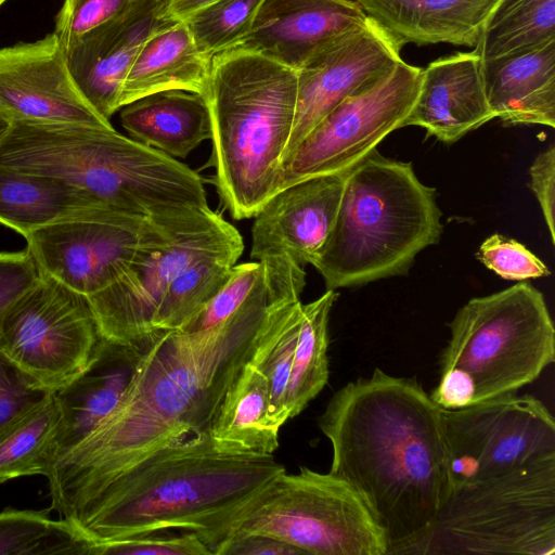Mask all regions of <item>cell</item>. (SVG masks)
<instances>
[{
	"mask_svg": "<svg viewBox=\"0 0 555 555\" xmlns=\"http://www.w3.org/2000/svg\"><path fill=\"white\" fill-rule=\"evenodd\" d=\"M259 261L253 291L229 318L203 331H160L144 349L116 408L54 461L47 476L51 509L73 520L135 462L209 430L271 307L291 288L306 285L305 268L289 257Z\"/></svg>",
	"mask_w": 555,
	"mask_h": 555,
	"instance_id": "1",
	"label": "cell"
},
{
	"mask_svg": "<svg viewBox=\"0 0 555 555\" xmlns=\"http://www.w3.org/2000/svg\"><path fill=\"white\" fill-rule=\"evenodd\" d=\"M318 425L328 473L361 499L387 555L410 554L452 493L442 408L414 378L375 369L338 389Z\"/></svg>",
	"mask_w": 555,
	"mask_h": 555,
	"instance_id": "2",
	"label": "cell"
},
{
	"mask_svg": "<svg viewBox=\"0 0 555 555\" xmlns=\"http://www.w3.org/2000/svg\"><path fill=\"white\" fill-rule=\"evenodd\" d=\"M285 468L273 455L217 450L209 433L168 443L107 483L72 520L95 541L192 531L211 553Z\"/></svg>",
	"mask_w": 555,
	"mask_h": 555,
	"instance_id": "3",
	"label": "cell"
},
{
	"mask_svg": "<svg viewBox=\"0 0 555 555\" xmlns=\"http://www.w3.org/2000/svg\"><path fill=\"white\" fill-rule=\"evenodd\" d=\"M0 163L61 180L119 212L160 217L208 206L196 171L114 127L14 121Z\"/></svg>",
	"mask_w": 555,
	"mask_h": 555,
	"instance_id": "4",
	"label": "cell"
},
{
	"mask_svg": "<svg viewBox=\"0 0 555 555\" xmlns=\"http://www.w3.org/2000/svg\"><path fill=\"white\" fill-rule=\"evenodd\" d=\"M298 72L260 53L230 48L210 62L205 99L215 183L235 220L254 217L278 192L297 103Z\"/></svg>",
	"mask_w": 555,
	"mask_h": 555,
	"instance_id": "5",
	"label": "cell"
},
{
	"mask_svg": "<svg viewBox=\"0 0 555 555\" xmlns=\"http://www.w3.org/2000/svg\"><path fill=\"white\" fill-rule=\"evenodd\" d=\"M441 216L436 190L420 181L412 164L375 149L348 170L334 225L312 266L333 291L403 274L438 243Z\"/></svg>",
	"mask_w": 555,
	"mask_h": 555,
	"instance_id": "6",
	"label": "cell"
},
{
	"mask_svg": "<svg viewBox=\"0 0 555 555\" xmlns=\"http://www.w3.org/2000/svg\"><path fill=\"white\" fill-rule=\"evenodd\" d=\"M554 360L555 327L544 297L517 283L472 298L456 312L429 396L455 410L516 393Z\"/></svg>",
	"mask_w": 555,
	"mask_h": 555,
	"instance_id": "7",
	"label": "cell"
},
{
	"mask_svg": "<svg viewBox=\"0 0 555 555\" xmlns=\"http://www.w3.org/2000/svg\"><path fill=\"white\" fill-rule=\"evenodd\" d=\"M415 555H554L555 453L454 490Z\"/></svg>",
	"mask_w": 555,
	"mask_h": 555,
	"instance_id": "8",
	"label": "cell"
},
{
	"mask_svg": "<svg viewBox=\"0 0 555 555\" xmlns=\"http://www.w3.org/2000/svg\"><path fill=\"white\" fill-rule=\"evenodd\" d=\"M215 214L209 206L160 217L86 209L30 232L26 250L41 273L89 297Z\"/></svg>",
	"mask_w": 555,
	"mask_h": 555,
	"instance_id": "9",
	"label": "cell"
},
{
	"mask_svg": "<svg viewBox=\"0 0 555 555\" xmlns=\"http://www.w3.org/2000/svg\"><path fill=\"white\" fill-rule=\"evenodd\" d=\"M260 533L313 555H387L385 535L357 493L330 473H282L233 535Z\"/></svg>",
	"mask_w": 555,
	"mask_h": 555,
	"instance_id": "10",
	"label": "cell"
},
{
	"mask_svg": "<svg viewBox=\"0 0 555 555\" xmlns=\"http://www.w3.org/2000/svg\"><path fill=\"white\" fill-rule=\"evenodd\" d=\"M101 339L87 297L41 272L0 323V352L49 391L80 374Z\"/></svg>",
	"mask_w": 555,
	"mask_h": 555,
	"instance_id": "11",
	"label": "cell"
},
{
	"mask_svg": "<svg viewBox=\"0 0 555 555\" xmlns=\"http://www.w3.org/2000/svg\"><path fill=\"white\" fill-rule=\"evenodd\" d=\"M452 492L555 453V420L542 401L506 395L442 409Z\"/></svg>",
	"mask_w": 555,
	"mask_h": 555,
	"instance_id": "12",
	"label": "cell"
},
{
	"mask_svg": "<svg viewBox=\"0 0 555 555\" xmlns=\"http://www.w3.org/2000/svg\"><path fill=\"white\" fill-rule=\"evenodd\" d=\"M422 68L403 60L369 89L336 105L281 166L278 191L317 176L347 171L404 127Z\"/></svg>",
	"mask_w": 555,
	"mask_h": 555,
	"instance_id": "13",
	"label": "cell"
},
{
	"mask_svg": "<svg viewBox=\"0 0 555 555\" xmlns=\"http://www.w3.org/2000/svg\"><path fill=\"white\" fill-rule=\"evenodd\" d=\"M243 249L240 232L217 212L181 233L87 297L100 336L118 345L146 348L160 332L154 331L152 319L170 282L199 259Z\"/></svg>",
	"mask_w": 555,
	"mask_h": 555,
	"instance_id": "14",
	"label": "cell"
},
{
	"mask_svg": "<svg viewBox=\"0 0 555 555\" xmlns=\"http://www.w3.org/2000/svg\"><path fill=\"white\" fill-rule=\"evenodd\" d=\"M400 49L371 18L318 51L298 72L294 124L282 163L336 105L390 73Z\"/></svg>",
	"mask_w": 555,
	"mask_h": 555,
	"instance_id": "15",
	"label": "cell"
},
{
	"mask_svg": "<svg viewBox=\"0 0 555 555\" xmlns=\"http://www.w3.org/2000/svg\"><path fill=\"white\" fill-rule=\"evenodd\" d=\"M0 107L13 121L113 127L80 92L54 33L0 49Z\"/></svg>",
	"mask_w": 555,
	"mask_h": 555,
	"instance_id": "16",
	"label": "cell"
},
{
	"mask_svg": "<svg viewBox=\"0 0 555 555\" xmlns=\"http://www.w3.org/2000/svg\"><path fill=\"white\" fill-rule=\"evenodd\" d=\"M347 173L312 177L274 193L254 216L250 258L288 256L312 264L334 225Z\"/></svg>",
	"mask_w": 555,
	"mask_h": 555,
	"instance_id": "17",
	"label": "cell"
},
{
	"mask_svg": "<svg viewBox=\"0 0 555 555\" xmlns=\"http://www.w3.org/2000/svg\"><path fill=\"white\" fill-rule=\"evenodd\" d=\"M165 0H134L120 15L85 34L67 51L69 72L91 106L109 120L122 82L146 40L171 21Z\"/></svg>",
	"mask_w": 555,
	"mask_h": 555,
	"instance_id": "18",
	"label": "cell"
},
{
	"mask_svg": "<svg viewBox=\"0 0 555 555\" xmlns=\"http://www.w3.org/2000/svg\"><path fill=\"white\" fill-rule=\"evenodd\" d=\"M366 21L354 0H263L250 29L232 48L298 70L322 48Z\"/></svg>",
	"mask_w": 555,
	"mask_h": 555,
	"instance_id": "19",
	"label": "cell"
},
{
	"mask_svg": "<svg viewBox=\"0 0 555 555\" xmlns=\"http://www.w3.org/2000/svg\"><path fill=\"white\" fill-rule=\"evenodd\" d=\"M481 60L473 50L437 59L422 68L418 95L404 121L451 144L495 118L481 78Z\"/></svg>",
	"mask_w": 555,
	"mask_h": 555,
	"instance_id": "20",
	"label": "cell"
},
{
	"mask_svg": "<svg viewBox=\"0 0 555 555\" xmlns=\"http://www.w3.org/2000/svg\"><path fill=\"white\" fill-rule=\"evenodd\" d=\"M485 93L504 125L555 127V39L481 61Z\"/></svg>",
	"mask_w": 555,
	"mask_h": 555,
	"instance_id": "21",
	"label": "cell"
},
{
	"mask_svg": "<svg viewBox=\"0 0 555 555\" xmlns=\"http://www.w3.org/2000/svg\"><path fill=\"white\" fill-rule=\"evenodd\" d=\"M144 349L102 338L87 367L66 386L53 391L61 410L56 459L116 408Z\"/></svg>",
	"mask_w": 555,
	"mask_h": 555,
	"instance_id": "22",
	"label": "cell"
},
{
	"mask_svg": "<svg viewBox=\"0 0 555 555\" xmlns=\"http://www.w3.org/2000/svg\"><path fill=\"white\" fill-rule=\"evenodd\" d=\"M401 50L408 43L475 48L499 0H354Z\"/></svg>",
	"mask_w": 555,
	"mask_h": 555,
	"instance_id": "23",
	"label": "cell"
},
{
	"mask_svg": "<svg viewBox=\"0 0 555 555\" xmlns=\"http://www.w3.org/2000/svg\"><path fill=\"white\" fill-rule=\"evenodd\" d=\"M130 138L173 158H185L211 138V119L204 95L165 90L139 98L120 108Z\"/></svg>",
	"mask_w": 555,
	"mask_h": 555,
	"instance_id": "24",
	"label": "cell"
},
{
	"mask_svg": "<svg viewBox=\"0 0 555 555\" xmlns=\"http://www.w3.org/2000/svg\"><path fill=\"white\" fill-rule=\"evenodd\" d=\"M211 59L196 47L185 22H172L144 43L121 86L118 105L165 90H186L205 96Z\"/></svg>",
	"mask_w": 555,
	"mask_h": 555,
	"instance_id": "25",
	"label": "cell"
},
{
	"mask_svg": "<svg viewBox=\"0 0 555 555\" xmlns=\"http://www.w3.org/2000/svg\"><path fill=\"white\" fill-rule=\"evenodd\" d=\"M267 378L249 361L228 389L210 424L214 447L237 455H273L279 431L269 416Z\"/></svg>",
	"mask_w": 555,
	"mask_h": 555,
	"instance_id": "26",
	"label": "cell"
},
{
	"mask_svg": "<svg viewBox=\"0 0 555 555\" xmlns=\"http://www.w3.org/2000/svg\"><path fill=\"white\" fill-rule=\"evenodd\" d=\"M103 208L74 186L0 163V223L24 237L60 219Z\"/></svg>",
	"mask_w": 555,
	"mask_h": 555,
	"instance_id": "27",
	"label": "cell"
},
{
	"mask_svg": "<svg viewBox=\"0 0 555 555\" xmlns=\"http://www.w3.org/2000/svg\"><path fill=\"white\" fill-rule=\"evenodd\" d=\"M61 410L53 391L0 424V483L23 476H48L56 459Z\"/></svg>",
	"mask_w": 555,
	"mask_h": 555,
	"instance_id": "28",
	"label": "cell"
},
{
	"mask_svg": "<svg viewBox=\"0 0 555 555\" xmlns=\"http://www.w3.org/2000/svg\"><path fill=\"white\" fill-rule=\"evenodd\" d=\"M305 286H295L283 294L271 307L258 335L249 359L269 386V416L275 427L286 423L285 398L288 378L299 334Z\"/></svg>",
	"mask_w": 555,
	"mask_h": 555,
	"instance_id": "29",
	"label": "cell"
},
{
	"mask_svg": "<svg viewBox=\"0 0 555 555\" xmlns=\"http://www.w3.org/2000/svg\"><path fill=\"white\" fill-rule=\"evenodd\" d=\"M338 294L333 289L304 305L285 398L287 421L299 415L328 382V319Z\"/></svg>",
	"mask_w": 555,
	"mask_h": 555,
	"instance_id": "30",
	"label": "cell"
},
{
	"mask_svg": "<svg viewBox=\"0 0 555 555\" xmlns=\"http://www.w3.org/2000/svg\"><path fill=\"white\" fill-rule=\"evenodd\" d=\"M555 39V0H499L474 51L481 61Z\"/></svg>",
	"mask_w": 555,
	"mask_h": 555,
	"instance_id": "31",
	"label": "cell"
},
{
	"mask_svg": "<svg viewBox=\"0 0 555 555\" xmlns=\"http://www.w3.org/2000/svg\"><path fill=\"white\" fill-rule=\"evenodd\" d=\"M50 511H1L0 555H93L95 540L70 520L51 519Z\"/></svg>",
	"mask_w": 555,
	"mask_h": 555,
	"instance_id": "32",
	"label": "cell"
},
{
	"mask_svg": "<svg viewBox=\"0 0 555 555\" xmlns=\"http://www.w3.org/2000/svg\"><path fill=\"white\" fill-rule=\"evenodd\" d=\"M232 250L199 259L168 285L152 319L155 332L180 330L222 287L242 255Z\"/></svg>",
	"mask_w": 555,
	"mask_h": 555,
	"instance_id": "33",
	"label": "cell"
},
{
	"mask_svg": "<svg viewBox=\"0 0 555 555\" xmlns=\"http://www.w3.org/2000/svg\"><path fill=\"white\" fill-rule=\"evenodd\" d=\"M263 0H217L186 23L197 49L207 57L232 48L250 29Z\"/></svg>",
	"mask_w": 555,
	"mask_h": 555,
	"instance_id": "34",
	"label": "cell"
},
{
	"mask_svg": "<svg viewBox=\"0 0 555 555\" xmlns=\"http://www.w3.org/2000/svg\"><path fill=\"white\" fill-rule=\"evenodd\" d=\"M212 555L198 534L185 530H155L95 541L93 555Z\"/></svg>",
	"mask_w": 555,
	"mask_h": 555,
	"instance_id": "35",
	"label": "cell"
},
{
	"mask_svg": "<svg viewBox=\"0 0 555 555\" xmlns=\"http://www.w3.org/2000/svg\"><path fill=\"white\" fill-rule=\"evenodd\" d=\"M260 269L261 263L256 260L234 264L222 287L178 331L196 332L207 330L229 318L243 305L253 291Z\"/></svg>",
	"mask_w": 555,
	"mask_h": 555,
	"instance_id": "36",
	"label": "cell"
},
{
	"mask_svg": "<svg viewBox=\"0 0 555 555\" xmlns=\"http://www.w3.org/2000/svg\"><path fill=\"white\" fill-rule=\"evenodd\" d=\"M476 256L485 267L505 280L520 282L551 273L546 264L525 245L500 234L487 237Z\"/></svg>",
	"mask_w": 555,
	"mask_h": 555,
	"instance_id": "37",
	"label": "cell"
},
{
	"mask_svg": "<svg viewBox=\"0 0 555 555\" xmlns=\"http://www.w3.org/2000/svg\"><path fill=\"white\" fill-rule=\"evenodd\" d=\"M134 0H64L54 35L65 52L85 34L124 13Z\"/></svg>",
	"mask_w": 555,
	"mask_h": 555,
	"instance_id": "38",
	"label": "cell"
},
{
	"mask_svg": "<svg viewBox=\"0 0 555 555\" xmlns=\"http://www.w3.org/2000/svg\"><path fill=\"white\" fill-rule=\"evenodd\" d=\"M40 270L25 249L0 251V323L9 307L39 279Z\"/></svg>",
	"mask_w": 555,
	"mask_h": 555,
	"instance_id": "39",
	"label": "cell"
},
{
	"mask_svg": "<svg viewBox=\"0 0 555 555\" xmlns=\"http://www.w3.org/2000/svg\"><path fill=\"white\" fill-rule=\"evenodd\" d=\"M48 392L0 352V424Z\"/></svg>",
	"mask_w": 555,
	"mask_h": 555,
	"instance_id": "40",
	"label": "cell"
},
{
	"mask_svg": "<svg viewBox=\"0 0 555 555\" xmlns=\"http://www.w3.org/2000/svg\"><path fill=\"white\" fill-rule=\"evenodd\" d=\"M530 189L535 195L546 227L550 232L551 241L555 243V146L541 152L532 162L529 168Z\"/></svg>",
	"mask_w": 555,
	"mask_h": 555,
	"instance_id": "41",
	"label": "cell"
},
{
	"mask_svg": "<svg viewBox=\"0 0 555 555\" xmlns=\"http://www.w3.org/2000/svg\"><path fill=\"white\" fill-rule=\"evenodd\" d=\"M301 550L260 533L236 534L223 542L215 555H302Z\"/></svg>",
	"mask_w": 555,
	"mask_h": 555,
	"instance_id": "42",
	"label": "cell"
},
{
	"mask_svg": "<svg viewBox=\"0 0 555 555\" xmlns=\"http://www.w3.org/2000/svg\"><path fill=\"white\" fill-rule=\"evenodd\" d=\"M215 1L217 0H165L164 17L171 22H184Z\"/></svg>",
	"mask_w": 555,
	"mask_h": 555,
	"instance_id": "43",
	"label": "cell"
},
{
	"mask_svg": "<svg viewBox=\"0 0 555 555\" xmlns=\"http://www.w3.org/2000/svg\"><path fill=\"white\" fill-rule=\"evenodd\" d=\"M13 124L12 118L0 107V146L10 133Z\"/></svg>",
	"mask_w": 555,
	"mask_h": 555,
	"instance_id": "44",
	"label": "cell"
},
{
	"mask_svg": "<svg viewBox=\"0 0 555 555\" xmlns=\"http://www.w3.org/2000/svg\"><path fill=\"white\" fill-rule=\"evenodd\" d=\"M5 1H7V0H0V7H1V4H2L3 2H5Z\"/></svg>",
	"mask_w": 555,
	"mask_h": 555,
	"instance_id": "45",
	"label": "cell"
}]
</instances>
